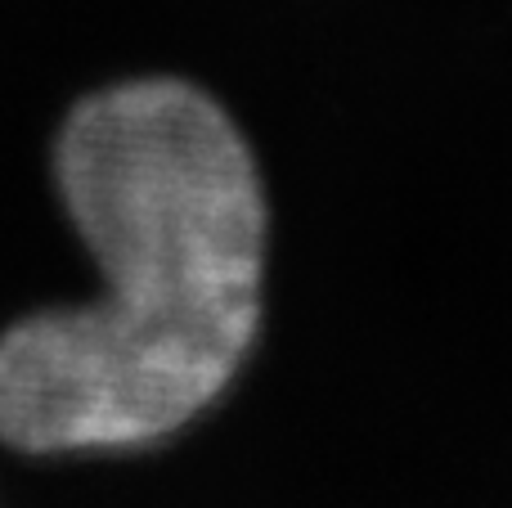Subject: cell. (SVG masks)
I'll list each match as a JSON object with an SVG mask.
<instances>
[{
	"mask_svg": "<svg viewBox=\"0 0 512 508\" xmlns=\"http://www.w3.org/2000/svg\"><path fill=\"white\" fill-rule=\"evenodd\" d=\"M54 171L108 293L0 338V441L32 455L153 446L225 392L256 338L252 149L212 95L144 77L72 108Z\"/></svg>",
	"mask_w": 512,
	"mask_h": 508,
	"instance_id": "1",
	"label": "cell"
}]
</instances>
